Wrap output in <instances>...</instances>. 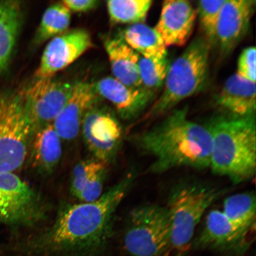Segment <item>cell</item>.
<instances>
[{
  "label": "cell",
  "instance_id": "1",
  "mask_svg": "<svg viewBox=\"0 0 256 256\" xmlns=\"http://www.w3.org/2000/svg\"><path fill=\"white\" fill-rule=\"evenodd\" d=\"M136 176L128 172L94 202L64 204L52 225L28 242V251L39 256L100 254L110 242L115 214Z\"/></svg>",
  "mask_w": 256,
  "mask_h": 256
},
{
  "label": "cell",
  "instance_id": "2",
  "mask_svg": "<svg viewBox=\"0 0 256 256\" xmlns=\"http://www.w3.org/2000/svg\"><path fill=\"white\" fill-rule=\"evenodd\" d=\"M136 145L152 162L148 171L210 168L211 136L206 126L188 119L187 110L172 111L164 119L135 138Z\"/></svg>",
  "mask_w": 256,
  "mask_h": 256
},
{
  "label": "cell",
  "instance_id": "3",
  "mask_svg": "<svg viewBox=\"0 0 256 256\" xmlns=\"http://www.w3.org/2000/svg\"><path fill=\"white\" fill-rule=\"evenodd\" d=\"M211 136L210 168L234 184L254 178L256 171V116H220L206 126Z\"/></svg>",
  "mask_w": 256,
  "mask_h": 256
},
{
  "label": "cell",
  "instance_id": "4",
  "mask_svg": "<svg viewBox=\"0 0 256 256\" xmlns=\"http://www.w3.org/2000/svg\"><path fill=\"white\" fill-rule=\"evenodd\" d=\"M210 48L204 37H198L170 65L164 89L147 112L148 119L167 114L204 88L209 73Z\"/></svg>",
  "mask_w": 256,
  "mask_h": 256
},
{
  "label": "cell",
  "instance_id": "5",
  "mask_svg": "<svg viewBox=\"0 0 256 256\" xmlns=\"http://www.w3.org/2000/svg\"><path fill=\"white\" fill-rule=\"evenodd\" d=\"M220 194L213 186L199 181L182 182L172 188L166 207L171 225L172 252L175 256H184L190 250L198 224Z\"/></svg>",
  "mask_w": 256,
  "mask_h": 256
},
{
  "label": "cell",
  "instance_id": "6",
  "mask_svg": "<svg viewBox=\"0 0 256 256\" xmlns=\"http://www.w3.org/2000/svg\"><path fill=\"white\" fill-rule=\"evenodd\" d=\"M131 256H166L172 252L171 225L166 206L147 204L131 211L124 236Z\"/></svg>",
  "mask_w": 256,
  "mask_h": 256
},
{
  "label": "cell",
  "instance_id": "7",
  "mask_svg": "<svg viewBox=\"0 0 256 256\" xmlns=\"http://www.w3.org/2000/svg\"><path fill=\"white\" fill-rule=\"evenodd\" d=\"M34 134L23 98L0 96V172H14L22 167Z\"/></svg>",
  "mask_w": 256,
  "mask_h": 256
},
{
  "label": "cell",
  "instance_id": "8",
  "mask_svg": "<svg viewBox=\"0 0 256 256\" xmlns=\"http://www.w3.org/2000/svg\"><path fill=\"white\" fill-rule=\"evenodd\" d=\"M48 204L14 172H0V223L33 226L46 218Z\"/></svg>",
  "mask_w": 256,
  "mask_h": 256
},
{
  "label": "cell",
  "instance_id": "9",
  "mask_svg": "<svg viewBox=\"0 0 256 256\" xmlns=\"http://www.w3.org/2000/svg\"><path fill=\"white\" fill-rule=\"evenodd\" d=\"M73 86L50 78L37 79L28 88L23 100L34 133L53 124L68 100Z\"/></svg>",
  "mask_w": 256,
  "mask_h": 256
},
{
  "label": "cell",
  "instance_id": "10",
  "mask_svg": "<svg viewBox=\"0 0 256 256\" xmlns=\"http://www.w3.org/2000/svg\"><path fill=\"white\" fill-rule=\"evenodd\" d=\"M83 138L90 152L98 161L108 164L119 150L122 130L110 111L94 106L83 120Z\"/></svg>",
  "mask_w": 256,
  "mask_h": 256
},
{
  "label": "cell",
  "instance_id": "11",
  "mask_svg": "<svg viewBox=\"0 0 256 256\" xmlns=\"http://www.w3.org/2000/svg\"><path fill=\"white\" fill-rule=\"evenodd\" d=\"M92 46L90 34L82 28L67 31L50 40L44 50L37 79L50 78L71 65Z\"/></svg>",
  "mask_w": 256,
  "mask_h": 256
},
{
  "label": "cell",
  "instance_id": "12",
  "mask_svg": "<svg viewBox=\"0 0 256 256\" xmlns=\"http://www.w3.org/2000/svg\"><path fill=\"white\" fill-rule=\"evenodd\" d=\"M252 236L240 232L222 210H211L202 230L194 242L195 247L242 254L252 244Z\"/></svg>",
  "mask_w": 256,
  "mask_h": 256
},
{
  "label": "cell",
  "instance_id": "13",
  "mask_svg": "<svg viewBox=\"0 0 256 256\" xmlns=\"http://www.w3.org/2000/svg\"><path fill=\"white\" fill-rule=\"evenodd\" d=\"M255 0H226L216 28V44L224 56H228L248 33Z\"/></svg>",
  "mask_w": 256,
  "mask_h": 256
},
{
  "label": "cell",
  "instance_id": "14",
  "mask_svg": "<svg viewBox=\"0 0 256 256\" xmlns=\"http://www.w3.org/2000/svg\"><path fill=\"white\" fill-rule=\"evenodd\" d=\"M196 9L187 0H168L163 2L161 14L154 28L166 46H184L191 36Z\"/></svg>",
  "mask_w": 256,
  "mask_h": 256
},
{
  "label": "cell",
  "instance_id": "15",
  "mask_svg": "<svg viewBox=\"0 0 256 256\" xmlns=\"http://www.w3.org/2000/svg\"><path fill=\"white\" fill-rule=\"evenodd\" d=\"M98 95L92 83L81 82L74 84L68 100L52 124L60 138L71 140L78 136L83 120L95 106Z\"/></svg>",
  "mask_w": 256,
  "mask_h": 256
},
{
  "label": "cell",
  "instance_id": "16",
  "mask_svg": "<svg viewBox=\"0 0 256 256\" xmlns=\"http://www.w3.org/2000/svg\"><path fill=\"white\" fill-rule=\"evenodd\" d=\"M94 86L98 95L110 101L124 120L135 119L155 96L143 88L128 87L110 76L99 80Z\"/></svg>",
  "mask_w": 256,
  "mask_h": 256
},
{
  "label": "cell",
  "instance_id": "17",
  "mask_svg": "<svg viewBox=\"0 0 256 256\" xmlns=\"http://www.w3.org/2000/svg\"><path fill=\"white\" fill-rule=\"evenodd\" d=\"M256 82L236 73L224 83L216 104L230 116H252L256 112Z\"/></svg>",
  "mask_w": 256,
  "mask_h": 256
},
{
  "label": "cell",
  "instance_id": "18",
  "mask_svg": "<svg viewBox=\"0 0 256 256\" xmlns=\"http://www.w3.org/2000/svg\"><path fill=\"white\" fill-rule=\"evenodd\" d=\"M114 78L133 88H142L139 60L140 56L128 46L122 38H110L104 42Z\"/></svg>",
  "mask_w": 256,
  "mask_h": 256
},
{
  "label": "cell",
  "instance_id": "19",
  "mask_svg": "<svg viewBox=\"0 0 256 256\" xmlns=\"http://www.w3.org/2000/svg\"><path fill=\"white\" fill-rule=\"evenodd\" d=\"M107 164L96 159L84 160L74 168L71 181L73 196L82 202H92L103 194Z\"/></svg>",
  "mask_w": 256,
  "mask_h": 256
},
{
  "label": "cell",
  "instance_id": "20",
  "mask_svg": "<svg viewBox=\"0 0 256 256\" xmlns=\"http://www.w3.org/2000/svg\"><path fill=\"white\" fill-rule=\"evenodd\" d=\"M62 138L52 124L34 133L30 153L34 167L40 174H52L62 158Z\"/></svg>",
  "mask_w": 256,
  "mask_h": 256
},
{
  "label": "cell",
  "instance_id": "21",
  "mask_svg": "<svg viewBox=\"0 0 256 256\" xmlns=\"http://www.w3.org/2000/svg\"><path fill=\"white\" fill-rule=\"evenodd\" d=\"M22 19L20 2H0V72L7 66L14 52Z\"/></svg>",
  "mask_w": 256,
  "mask_h": 256
},
{
  "label": "cell",
  "instance_id": "22",
  "mask_svg": "<svg viewBox=\"0 0 256 256\" xmlns=\"http://www.w3.org/2000/svg\"><path fill=\"white\" fill-rule=\"evenodd\" d=\"M222 211L240 232L254 238L256 220V198L254 192H242L226 198L224 201Z\"/></svg>",
  "mask_w": 256,
  "mask_h": 256
},
{
  "label": "cell",
  "instance_id": "23",
  "mask_svg": "<svg viewBox=\"0 0 256 256\" xmlns=\"http://www.w3.org/2000/svg\"><path fill=\"white\" fill-rule=\"evenodd\" d=\"M121 38L128 46L146 58L168 56L167 46L158 32L144 24L130 25L124 30Z\"/></svg>",
  "mask_w": 256,
  "mask_h": 256
},
{
  "label": "cell",
  "instance_id": "24",
  "mask_svg": "<svg viewBox=\"0 0 256 256\" xmlns=\"http://www.w3.org/2000/svg\"><path fill=\"white\" fill-rule=\"evenodd\" d=\"M71 22V12L62 2L50 6L44 12L34 35V44L40 46L67 32Z\"/></svg>",
  "mask_w": 256,
  "mask_h": 256
},
{
  "label": "cell",
  "instance_id": "25",
  "mask_svg": "<svg viewBox=\"0 0 256 256\" xmlns=\"http://www.w3.org/2000/svg\"><path fill=\"white\" fill-rule=\"evenodd\" d=\"M151 0H112L106 2L114 24H144L152 7Z\"/></svg>",
  "mask_w": 256,
  "mask_h": 256
},
{
  "label": "cell",
  "instance_id": "26",
  "mask_svg": "<svg viewBox=\"0 0 256 256\" xmlns=\"http://www.w3.org/2000/svg\"><path fill=\"white\" fill-rule=\"evenodd\" d=\"M169 66L168 56L163 58L148 59L140 56L139 70L142 88L155 94L164 85Z\"/></svg>",
  "mask_w": 256,
  "mask_h": 256
},
{
  "label": "cell",
  "instance_id": "27",
  "mask_svg": "<svg viewBox=\"0 0 256 256\" xmlns=\"http://www.w3.org/2000/svg\"><path fill=\"white\" fill-rule=\"evenodd\" d=\"M226 0H202L198 2L197 16L199 17L204 38L211 46L216 44V28L220 11Z\"/></svg>",
  "mask_w": 256,
  "mask_h": 256
},
{
  "label": "cell",
  "instance_id": "28",
  "mask_svg": "<svg viewBox=\"0 0 256 256\" xmlns=\"http://www.w3.org/2000/svg\"><path fill=\"white\" fill-rule=\"evenodd\" d=\"M256 48H246L240 56L238 64V75L256 82Z\"/></svg>",
  "mask_w": 256,
  "mask_h": 256
},
{
  "label": "cell",
  "instance_id": "29",
  "mask_svg": "<svg viewBox=\"0 0 256 256\" xmlns=\"http://www.w3.org/2000/svg\"><path fill=\"white\" fill-rule=\"evenodd\" d=\"M62 2L70 12H76L90 11L97 8L100 3L96 0H65Z\"/></svg>",
  "mask_w": 256,
  "mask_h": 256
}]
</instances>
